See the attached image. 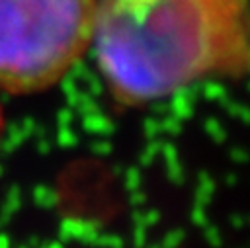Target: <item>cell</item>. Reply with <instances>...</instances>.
I'll return each instance as SVG.
<instances>
[{
  "mask_svg": "<svg viewBox=\"0 0 250 248\" xmlns=\"http://www.w3.org/2000/svg\"><path fill=\"white\" fill-rule=\"evenodd\" d=\"M92 47L121 107L205 78H242L250 74V0H96Z\"/></svg>",
  "mask_w": 250,
  "mask_h": 248,
  "instance_id": "cell-1",
  "label": "cell"
},
{
  "mask_svg": "<svg viewBox=\"0 0 250 248\" xmlns=\"http://www.w3.org/2000/svg\"><path fill=\"white\" fill-rule=\"evenodd\" d=\"M96 0H0V92L57 86L94 41Z\"/></svg>",
  "mask_w": 250,
  "mask_h": 248,
  "instance_id": "cell-2",
  "label": "cell"
},
{
  "mask_svg": "<svg viewBox=\"0 0 250 248\" xmlns=\"http://www.w3.org/2000/svg\"><path fill=\"white\" fill-rule=\"evenodd\" d=\"M2 135H4V109L0 105V141H2Z\"/></svg>",
  "mask_w": 250,
  "mask_h": 248,
  "instance_id": "cell-3",
  "label": "cell"
}]
</instances>
